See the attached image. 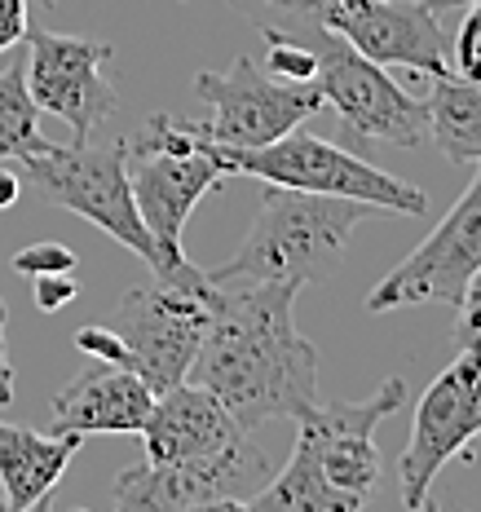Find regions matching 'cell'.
<instances>
[{
    "label": "cell",
    "instance_id": "obj_33",
    "mask_svg": "<svg viewBox=\"0 0 481 512\" xmlns=\"http://www.w3.org/2000/svg\"><path fill=\"white\" fill-rule=\"evenodd\" d=\"M411 512H442V508H437V504H433V495H429V499H424V504H415Z\"/></svg>",
    "mask_w": 481,
    "mask_h": 512
},
{
    "label": "cell",
    "instance_id": "obj_7",
    "mask_svg": "<svg viewBox=\"0 0 481 512\" xmlns=\"http://www.w3.org/2000/svg\"><path fill=\"white\" fill-rule=\"evenodd\" d=\"M212 323L208 287H128L111 309V332L128 349V371H137L151 393L181 384L195 367V354Z\"/></svg>",
    "mask_w": 481,
    "mask_h": 512
},
{
    "label": "cell",
    "instance_id": "obj_27",
    "mask_svg": "<svg viewBox=\"0 0 481 512\" xmlns=\"http://www.w3.org/2000/svg\"><path fill=\"white\" fill-rule=\"evenodd\" d=\"M27 0H0V58L27 40Z\"/></svg>",
    "mask_w": 481,
    "mask_h": 512
},
{
    "label": "cell",
    "instance_id": "obj_6",
    "mask_svg": "<svg viewBox=\"0 0 481 512\" xmlns=\"http://www.w3.org/2000/svg\"><path fill=\"white\" fill-rule=\"evenodd\" d=\"M195 93L208 102V120L195 124V133L226 151L270 146L323 111L318 84L274 80L252 53H243L230 71H199Z\"/></svg>",
    "mask_w": 481,
    "mask_h": 512
},
{
    "label": "cell",
    "instance_id": "obj_11",
    "mask_svg": "<svg viewBox=\"0 0 481 512\" xmlns=\"http://www.w3.org/2000/svg\"><path fill=\"white\" fill-rule=\"evenodd\" d=\"M477 270H481V164L473 186L437 221L429 239L371 287L367 314H389V309L429 305V301L459 305V296H464V287Z\"/></svg>",
    "mask_w": 481,
    "mask_h": 512
},
{
    "label": "cell",
    "instance_id": "obj_9",
    "mask_svg": "<svg viewBox=\"0 0 481 512\" xmlns=\"http://www.w3.org/2000/svg\"><path fill=\"white\" fill-rule=\"evenodd\" d=\"M270 473V455L261 451V442H252V433H243L239 442L199 455V460H142L120 468V477L111 482V512H177L190 504H208V499H248L265 486Z\"/></svg>",
    "mask_w": 481,
    "mask_h": 512
},
{
    "label": "cell",
    "instance_id": "obj_24",
    "mask_svg": "<svg viewBox=\"0 0 481 512\" xmlns=\"http://www.w3.org/2000/svg\"><path fill=\"white\" fill-rule=\"evenodd\" d=\"M459 323H455V349L481 345V270L468 279L464 296H459Z\"/></svg>",
    "mask_w": 481,
    "mask_h": 512
},
{
    "label": "cell",
    "instance_id": "obj_18",
    "mask_svg": "<svg viewBox=\"0 0 481 512\" xmlns=\"http://www.w3.org/2000/svg\"><path fill=\"white\" fill-rule=\"evenodd\" d=\"M243 504H248V512H362L367 508L362 499L331 486L323 468L309 460L305 451H296V446L279 473L265 477V486L252 499H243Z\"/></svg>",
    "mask_w": 481,
    "mask_h": 512
},
{
    "label": "cell",
    "instance_id": "obj_30",
    "mask_svg": "<svg viewBox=\"0 0 481 512\" xmlns=\"http://www.w3.org/2000/svg\"><path fill=\"white\" fill-rule=\"evenodd\" d=\"M177 512H248V504H243V499H208V504H190Z\"/></svg>",
    "mask_w": 481,
    "mask_h": 512
},
{
    "label": "cell",
    "instance_id": "obj_31",
    "mask_svg": "<svg viewBox=\"0 0 481 512\" xmlns=\"http://www.w3.org/2000/svg\"><path fill=\"white\" fill-rule=\"evenodd\" d=\"M464 5H477V0H429V9L446 14V9H464Z\"/></svg>",
    "mask_w": 481,
    "mask_h": 512
},
{
    "label": "cell",
    "instance_id": "obj_29",
    "mask_svg": "<svg viewBox=\"0 0 481 512\" xmlns=\"http://www.w3.org/2000/svg\"><path fill=\"white\" fill-rule=\"evenodd\" d=\"M18 199H23V177L9 164H0V208H14Z\"/></svg>",
    "mask_w": 481,
    "mask_h": 512
},
{
    "label": "cell",
    "instance_id": "obj_22",
    "mask_svg": "<svg viewBox=\"0 0 481 512\" xmlns=\"http://www.w3.org/2000/svg\"><path fill=\"white\" fill-rule=\"evenodd\" d=\"M451 76L481 84V0L464 5V23L451 40Z\"/></svg>",
    "mask_w": 481,
    "mask_h": 512
},
{
    "label": "cell",
    "instance_id": "obj_32",
    "mask_svg": "<svg viewBox=\"0 0 481 512\" xmlns=\"http://www.w3.org/2000/svg\"><path fill=\"white\" fill-rule=\"evenodd\" d=\"M0 512H14V508H5V499H0ZM27 512H49V499H40V504H31Z\"/></svg>",
    "mask_w": 481,
    "mask_h": 512
},
{
    "label": "cell",
    "instance_id": "obj_25",
    "mask_svg": "<svg viewBox=\"0 0 481 512\" xmlns=\"http://www.w3.org/2000/svg\"><path fill=\"white\" fill-rule=\"evenodd\" d=\"M76 349L89 354L93 362H115V367H128V349L124 340L111 332V327H80L76 332Z\"/></svg>",
    "mask_w": 481,
    "mask_h": 512
},
{
    "label": "cell",
    "instance_id": "obj_8",
    "mask_svg": "<svg viewBox=\"0 0 481 512\" xmlns=\"http://www.w3.org/2000/svg\"><path fill=\"white\" fill-rule=\"evenodd\" d=\"M309 45L318 53L314 84L323 93V106L340 115L349 137L384 146H420L429 137V106L406 93L384 67L362 58L349 40L323 27Z\"/></svg>",
    "mask_w": 481,
    "mask_h": 512
},
{
    "label": "cell",
    "instance_id": "obj_16",
    "mask_svg": "<svg viewBox=\"0 0 481 512\" xmlns=\"http://www.w3.org/2000/svg\"><path fill=\"white\" fill-rule=\"evenodd\" d=\"M80 446V433H36L0 420V499L5 508L27 512L31 504L49 499Z\"/></svg>",
    "mask_w": 481,
    "mask_h": 512
},
{
    "label": "cell",
    "instance_id": "obj_15",
    "mask_svg": "<svg viewBox=\"0 0 481 512\" xmlns=\"http://www.w3.org/2000/svg\"><path fill=\"white\" fill-rule=\"evenodd\" d=\"M151 407L155 393L137 371L115 367V362H93L67 389H58L49 433H142Z\"/></svg>",
    "mask_w": 481,
    "mask_h": 512
},
{
    "label": "cell",
    "instance_id": "obj_34",
    "mask_svg": "<svg viewBox=\"0 0 481 512\" xmlns=\"http://www.w3.org/2000/svg\"><path fill=\"white\" fill-rule=\"evenodd\" d=\"M71 512H89V508H71Z\"/></svg>",
    "mask_w": 481,
    "mask_h": 512
},
{
    "label": "cell",
    "instance_id": "obj_20",
    "mask_svg": "<svg viewBox=\"0 0 481 512\" xmlns=\"http://www.w3.org/2000/svg\"><path fill=\"white\" fill-rule=\"evenodd\" d=\"M336 0H248V9H256L261 31H283L292 40H314L327 27V9Z\"/></svg>",
    "mask_w": 481,
    "mask_h": 512
},
{
    "label": "cell",
    "instance_id": "obj_1",
    "mask_svg": "<svg viewBox=\"0 0 481 512\" xmlns=\"http://www.w3.org/2000/svg\"><path fill=\"white\" fill-rule=\"evenodd\" d=\"M190 384L208 389L243 433L305 420L318 407V349L296 332V287L212 283V323Z\"/></svg>",
    "mask_w": 481,
    "mask_h": 512
},
{
    "label": "cell",
    "instance_id": "obj_2",
    "mask_svg": "<svg viewBox=\"0 0 481 512\" xmlns=\"http://www.w3.org/2000/svg\"><path fill=\"white\" fill-rule=\"evenodd\" d=\"M371 212L380 208L292 186H265L243 248L221 270H208V283H283L301 292L305 283H318L336 270L354 230Z\"/></svg>",
    "mask_w": 481,
    "mask_h": 512
},
{
    "label": "cell",
    "instance_id": "obj_10",
    "mask_svg": "<svg viewBox=\"0 0 481 512\" xmlns=\"http://www.w3.org/2000/svg\"><path fill=\"white\" fill-rule=\"evenodd\" d=\"M473 437H481V345L455 349V362L415 402L411 437L398 455L402 504H424L442 464H451Z\"/></svg>",
    "mask_w": 481,
    "mask_h": 512
},
{
    "label": "cell",
    "instance_id": "obj_23",
    "mask_svg": "<svg viewBox=\"0 0 481 512\" xmlns=\"http://www.w3.org/2000/svg\"><path fill=\"white\" fill-rule=\"evenodd\" d=\"M14 270L23 279H40V274H71L76 270V252L67 243H27L14 256Z\"/></svg>",
    "mask_w": 481,
    "mask_h": 512
},
{
    "label": "cell",
    "instance_id": "obj_14",
    "mask_svg": "<svg viewBox=\"0 0 481 512\" xmlns=\"http://www.w3.org/2000/svg\"><path fill=\"white\" fill-rule=\"evenodd\" d=\"M239 437L243 429L234 424V415L208 389L181 380L173 389L155 393V407L146 415L137 442H142L151 464H181V460H199V455L221 451V446L239 442Z\"/></svg>",
    "mask_w": 481,
    "mask_h": 512
},
{
    "label": "cell",
    "instance_id": "obj_21",
    "mask_svg": "<svg viewBox=\"0 0 481 512\" xmlns=\"http://www.w3.org/2000/svg\"><path fill=\"white\" fill-rule=\"evenodd\" d=\"M265 45H270V53H265L261 67L270 71L274 80L314 84V71H318V53H314V45L283 36V31H265Z\"/></svg>",
    "mask_w": 481,
    "mask_h": 512
},
{
    "label": "cell",
    "instance_id": "obj_13",
    "mask_svg": "<svg viewBox=\"0 0 481 512\" xmlns=\"http://www.w3.org/2000/svg\"><path fill=\"white\" fill-rule=\"evenodd\" d=\"M327 31L349 40L376 67H406L420 76H451V40L429 0H336Z\"/></svg>",
    "mask_w": 481,
    "mask_h": 512
},
{
    "label": "cell",
    "instance_id": "obj_12",
    "mask_svg": "<svg viewBox=\"0 0 481 512\" xmlns=\"http://www.w3.org/2000/svg\"><path fill=\"white\" fill-rule=\"evenodd\" d=\"M106 40H80L58 36V31H27V93L40 115H53L76 133V142H89L111 120L120 98H115L111 80H106V62H111Z\"/></svg>",
    "mask_w": 481,
    "mask_h": 512
},
{
    "label": "cell",
    "instance_id": "obj_26",
    "mask_svg": "<svg viewBox=\"0 0 481 512\" xmlns=\"http://www.w3.org/2000/svg\"><path fill=\"white\" fill-rule=\"evenodd\" d=\"M80 296V283L71 274H40L36 279V309L40 314H58L62 305H71Z\"/></svg>",
    "mask_w": 481,
    "mask_h": 512
},
{
    "label": "cell",
    "instance_id": "obj_17",
    "mask_svg": "<svg viewBox=\"0 0 481 512\" xmlns=\"http://www.w3.org/2000/svg\"><path fill=\"white\" fill-rule=\"evenodd\" d=\"M429 137L451 164H481V84L459 76H433L429 98Z\"/></svg>",
    "mask_w": 481,
    "mask_h": 512
},
{
    "label": "cell",
    "instance_id": "obj_19",
    "mask_svg": "<svg viewBox=\"0 0 481 512\" xmlns=\"http://www.w3.org/2000/svg\"><path fill=\"white\" fill-rule=\"evenodd\" d=\"M49 146L53 142L40 133V111L27 93L23 62H9L0 71V164H23Z\"/></svg>",
    "mask_w": 481,
    "mask_h": 512
},
{
    "label": "cell",
    "instance_id": "obj_28",
    "mask_svg": "<svg viewBox=\"0 0 481 512\" xmlns=\"http://www.w3.org/2000/svg\"><path fill=\"white\" fill-rule=\"evenodd\" d=\"M14 402V367H9V345H5V301H0V407Z\"/></svg>",
    "mask_w": 481,
    "mask_h": 512
},
{
    "label": "cell",
    "instance_id": "obj_4",
    "mask_svg": "<svg viewBox=\"0 0 481 512\" xmlns=\"http://www.w3.org/2000/svg\"><path fill=\"white\" fill-rule=\"evenodd\" d=\"M230 177H256L265 186H292L309 190V195H336V199H358L380 212H402V217H424L429 212V190L398 181L384 168L367 164V159L340 151V146L323 142V137L292 128L279 142L256 146V151H226L212 146Z\"/></svg>",
    "mask_w": 481,
    "mask_h": 512
},
{
    "label": "cell",
    "instance_id": "obj_35",
    "mask_svg": "<svg viewBox=\"0 0 481 512\" xmlns=\"http://www.w3.org/2000/svg\"><path fill=\"white\" fill-rule=\"evenodd\" d=\"M45 5H53V0H45Z\"/></svg>",
    "mask_w": 481,
    "mask_h": 512
},
{
    "label": "cell",
    "instance_id": "obj_5",
    "mask_svg": "<svg viewBox=\"0 0 481 512\" xmlns=\"http://www.w3.org/2000/svg\"><path fill=\"white\" fill-rule=\"evenodd\" d=\"M23 177L45 204L67 208L76 217L93 221L102 234L137 252L146 265H159L155 243L146 234L142 217L133 204V186H128V164H124V142L115 146H49V151L23 159Z\"/></svg>",
    "mask_w": 481,
    "mask_h": 512
},
{
    "label": "cell",
    "instance_id": "obj_3",
    "mask_svg": "<svg viewBox=\"0 0 481 512\" xmlns=\"http://www.w3.org/2000/svg\"><path fill=\"white\" fill-rule=\"evenodd\" d=\"M195 128V124H190ZM124 164H128V186H133V204L142 217L146 234L155 243V283L168 287H208V270H199L181 248L190 212L199 208V199L212 186L230 177V168L221 164V155L212 151V142H203L195 133V146L186 151H155V146L124 142Z\"/></svg>",
    "mask_w": 481,
    "mask_h": 512
}]
</instances>
